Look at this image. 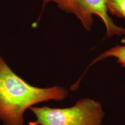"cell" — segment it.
Here are the masks:
<instances>
[{"label":"cell","mask_w":125,"mask_h":125,"mask_svg":"<svg viewBox=\"0 0 125 125\" xmlns=\"http://www.w3.org/2000/svg\"><path fill=\"white\" fill-rule=\"evenodd\" d=\"M43 5L54 2L57 7L67 13H73L80 20L87 31L91 30L93 16L99 17L104 23L108 37L125 35V29L114 23L108 14L105 0H42Z\"/></svg>","instance_id":"obj_3"},{"label":"cell","mask_w":125,"mask_h":125,"mask_svg":"<svg viewBox=\"0 0 125 125\" xmlns=\"http://www.w3.org/2000/svg\"><path fill=\"white\" fill-rule=\"evenodd\" d=\"M67 95L64 87L30 85L0 56V121L3 125H26L24 115L27 109L45 101H62Z\"/></svg>","instance_id":"obj_1"},{"label":"cell","mask_w":125,"mask_h":125,"mask_svg":"<svg viewBox=\"0 0 125 125\" xmlns=\"http://www.w3.org/2000/svg\"><path fill=\"white\" fill-rule=\"evenodd\" d=\"M105 5L112 15L125 19V0H105Z\"/></svg>","instance_id":"obj_5"},{"label":"cell","mask_w":125,"mask_h":125,"mask_svg":"<svg viewBox=\"0 0 125 125\" xmlns=\"http://www.w3.org/2000/svg\"><path fill=\"white\" fill-rule=\"evenodd\" d=\"M29 109L36 118L29 125H103L105 115L100 103L89 98L64 108L32 106Z\"/></svg>","instance_id":"obj_2"},{"label":"cell","mask_w":125,"mask_h":125,"mask_svg":"<svg viewBox=\"0 0 125 125\" xmlns=\"http://www.w3.org/2000/svg\"><path fill=\"white\" fill-rule=\"evenodd\" d=\"M108 57H115L119 63L125 68V45H116L112 47L100 56L97 59L102 60Z\"/></svg>","instance_id":"obj_4"}]
</instances>
